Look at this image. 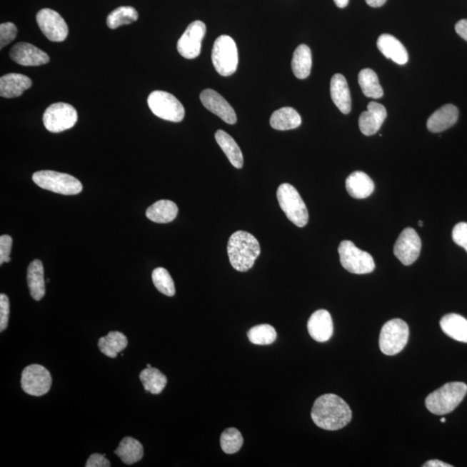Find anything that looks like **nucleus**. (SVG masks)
I'll return each mask as SVG.
<instances>
[{"instance_id": "1", "label": "nucleus", "mask_w": 467, "mask_h": 467, "mask_svg": "<svg viewBox=\"0 0 467 467\" xmlns=\"http://www.w3.org/2000/svg\"><path fill=\"white\" fill-rule=\"evenodd\" d=\"M311 416L318 428L335 431L349 424L352 412L349 405L341 397L326 394L315 401Z\"/></svg>"}, {"instance_id": "2", "label": "nucleus", "mask_w": 467, "mask_h": 467, "mask_svg": "<svg viewBox=\"0 0 467 467\" xmlns=\"http://www.w3.org/2000/svg\"><path fill=\"white\" fill-rule=\"evenodd\" d=\"M227 249L233 268L239 272L252 268L261 253L259 241L251 233L243 231L232 234Z\"/></svg>"}, {"instance_id": "3", "label": "nucleus", "mask_w": 467, "mask_h": 467, "mask_svg": "<svg viewBox=\"0 0 467 467\" xmlns=\"http://www.w3.org/2000/svg\"><path fill=\"white\" fill-rule=\"evenodd\" d=\"M467 393V385L461 382H453L443 385L428 395L426 399V407L437 416H444L453 412Z\"/></svg>"}, {"instance_id": "4", "label": "nucleus", "mask_w": 467, "mask_h": 467, "mask_svg": "<svg viewBox=\"0 0 467 467\" xmlns=\"http://www.w3.org/2000/svg\"><path fill=\"white\" fill-rule=\"evenodd\" d=\"M277 199L286 217L297 227H305L309 214L300 194L290 184H282L277 190Z\"/></svg>"}, {"instance_id": "5", "label": "nucleus", "mask_w": 467, "mask_h": 467, "mask_svg": "<svg viewBox=\"0 0 467 467\" xmlns=\"http://www.w3.org/2000/svg\"><path fill=\"white\" fill-rule=\"evenodd\" d=\"M32 180L42 189L61 195L79 194L83 191V184L71 175L55 171H39L32 176Z\"/></svg>"}, {"instance_id": "6", "label": "nucleus", "mask_w": 467, "mask_h": 467, "mask_svg": "<svg viewBox=\"0 0 467 467\" xmlns=\"http://www.w3.org/2000/svg\"><path fill=\"white\" fill-rule=\"evenodd\" d=\"M212 63L219 75L229 76L238 66V50L235 41L229 36L217 38L212 49Z\"/></svg>"}, {"instance_id": "7", "label": "nucleus", "mask_w": 467, "mask_h": 467, "mask_svg": "<svg viewBox=\"0 0 467 467\" xmlns=\"http://www.w3.org/2000/svg\"><path fill=\"white\" fill-rule=\"evenodd\" d=\"M409 337L407 323L400 318L391 319L384 323L381 330L379 346L383 353L394 356L400 353L406 346Z\"/></svg>"}, {"instance_id": "8", "label": "nucleus", "mask_w": 467, "mask_h": 467, "mask_svg": "<svg viewBox=\"0 0 467 467\" xmlns=\"http://www.w3.org/2000/svg\"><path fill=\"white\" fill-rule=\"evenodd\" d=\"M340 262L343 268L355 274H366L374 271V259L370 253L361 251L351 241L345 240L339 244Z\"/></svg>"}, {"instance_id": "9", "label": "nucleus", "mask_w": 467, "mask_h": 467, "mask_svg": "<svg viewBox=\"0 0 467 467\" xmlns=\"http://www.w3.org/2000/svg\"><path fill=\"white\" fill-rule=\"evenodd\" d=\"M151 111L156 116L171 122H180L184 120L186 110L177 98L165 91H154L147 99Z\"/></svg>"}, {"instance_id": "10", "label": "nucleus", "mask_w": 467, "mask_h": 467, "mask_svg": "<svg viewBox=\"0 0 467 467\" xmlns=\"http://www.w3.org/2000/svg\"><path fill=\"white\" fill-rule=\"evenodd\" d=\"M77 120L76 109L64 102H59L49 106L43 117L45 129L55 134L72 129Z\"/></svg>"}, {"instance_id": "11", "label": "nucleus", "mask_w": 467, "mask_h": 467, "mask_svg": "<svg viewBox=\"0 0 467 467\" xmlns=\"http://www.w3.org/2000/svg\"><path fill=\"white\" fill-rule=\"evenodd\" d=\"M51 384V373L42 366L31 364L23 371L22 388L28 395L34 396L46 395L50 391Z\"/></svg>"}, {"instance_id": "12", "label": "nucleus", "mask_w": 467, "mask_h": 467, "mask_svg": "<svg viewBox=\"0 0 467 467\" xmlns=\"http://www.w3.org/2000/svg\"><path fill=\"white\" fill-rule=\"evenodd\" d=\"M40 30L46 38L52 42H64L67 39L69 28L65 20L54 10H40L36 14Z\"/></svg>"}, {"instance_id": "13", "label": "nucleus", "mask_w": 467, "mask_h": 467, "mask_svg": "<svg viewBox=\"0 0 467 467\" xmlns=\"http://www.w3.org/2000/svg\"><path fill=\"white\" fill-rule=\"evenodd\" d=\"M206 34V24L199 20L190 24L179 40L177 49L179 54L186 59H194L198 57Z\"/></svg>"}, {"instance_id": "14", "label": "nucleus", "mask_w": 467, "mask_h": 467, "mask_svg": "<svg viewBox=\"0 0 467 467\" xmlns=\"http://www.w3.org/2000/svg\"><path fill=\"white\" fill-rule=\"evenodd\" d=\"M421 251V240L415 229H403L394 246V253L397 259L403 265H411L419 258Z\"/></svg>"}, {"instance_id": "15", "label": "nucleus", "mask_w": 467, "mask_h": 467, "mask_svg": "<svg viewBox=\"0 0 467 467\" xmlns=\"http://www.w3.org/2000/svg\"><path fill=\"white\" fill-rule=\"evenodd\" d=\"M200 100L208 110L216 114L224 122L228 124H236L237 118L235 110L231 104L220 95V94L213 89L204 90L200 94Z\"/></svg>"}, {"instance_id": "16", "label": "nucleus", "mask_w": 467, "mask_h": 467, "mask_svg": "<svg viewBox=\"0 0 467 467\" xmlns=\"http://www.w3.org/2000/svg\"><path fill=\"white\" fill-rule=\"evenodd\" d=\"M10 57L22 66H40L47 64L50 57L42 50L28 43H19L11 48Z\"/></svg>"}, {"instance_id": "17", "label": "nucleus", "mask_w": 467, "mask_h": 467, "mask_svg": "<svg viewBox=\"0 0 467 467\" xmlns=\"http://www.w3.org/2000/svg\"><path fill=\"white\" fill-rule=\"evenodd\" d=\"M387 118V110L384 106L378 102L371 101L368 105L366 111L359 117L360 131L366 136H371L378 133Z\"/></svg>"}, {"instance_id": "18", "label": "nucleus", "mask_w": 467, "mask_h": 467, "mask_svg": "<svg viewBox=\"0 0 467 467\" xmlns=\"http://www.w3.org/2000/svg\"><path fill=\"white\" fill-rule=\"evenodd\" d=\"M307 329L311 337L317 342L328 341L333 334V322L329 311L321 309L311 314Z\"/></svg>"}, {"instance_id": "19", "label": "nucleus", "mask_w": 467, "mask_h": 467, "mask_svg": "<svg viewBox=\"0 0 467 467\" xmlns=\"http://www.w3.org/2000/svg\"><path fill=\"white\" fill-rule=\"evenodd\" d=\"M31 86L30 77L18 73L7 74L0 78V96L4 98L19 97Z\"/></svg>"}, {"instance_id": "20", "label": "nucleus", "mask_w": 467, "mask_h": 467, "mask_svg": "<svg viewBox=\"0 0 467 467\" xmlns=\"http://www.w3.org/2000/svg\"><path fill=\"white\" fill-rule=\"evenodd\" d=\"M378 48L380 52L391 59L394 63L404 65L408 63V54L406 48L394 36L389 34L381 35L378 39Z\"/></svg>"}, {"instance_id": "21", "label": "nucleus", "mask_w": 467, "mask_h": 467, "mask_svg": "<svg viewBox=\"0 0 467 467\" xmlns=\"http://www.w3.org/2000/svg\"><path fill=\"white\" fill-rule=\"evenodd\" d=\"M458 110L453 104L441 106L428 118V129L431 133H441L453 126L458 121Z\"/></svg>"}, {"instance_id": "22", "label": "nucleus", "mask_w": 467, "mask_h": 467, "mask_svg": "<svg viewBox=\"0 0 467 467\" xmlns=\"http://www.w3.org/2000/svg\"><path fill=\"white\" fill-rule=\"evenodd\" d=\"M331 96L334 104L343 114H348L351 110V97L346 77L336 74L331 81Z\"/></svg>"}, {"instance_id": "23", "label": "nucleus", "mask_w": 467, "mask_h": 467, "mask_svg": "<svg viewBox=\"0 0 467 467\" xmlns=\"http://www.w3.org/2000/svg\"><path fill=\"white\" fill-rule=\"evenodd\" d=\"M346 187L348 194L356 199L368 198L375 190L374 182L363 171H355L347 178Z\"/></svg>"}, {"instance_id": "24", "label": "nucleus", "mask_w": 467, "mask_h": 467, "mask_svg": "<svg viewBox=\"0 0 467 467\" xmlns=\"http://www.w3.org/2000/svg\"><path fill=\"white\" fill-rule=\"evenodd\" d=\"M27 282L31 297L36 301L42 300L46 291H45L44 266L40 260H34L29 265Z\"/></svg>"}, {"instance_id": "25", "label": "nucleus", "mask_w": 467, "mask_h": 467, "mask_svg": "<svg viewBox=\"0 0 467 467\" xmlns=\"http://www.w3.org/2000/svg\"><path fill=\"white\" fill-rule=\"evenodd\" d=\"M179 208L173 201L159 200L147 209L146 216L151 222L167 224L177 217Z\"/></svg>"}, {"instance_id": "26", "label": "nucleus", "mask_w": 467, "mask_h": 467, "mask_svg": "<svg viewBox=\"0 0 467 467\" xmlns=\"http://www.w3.org/2000/svg\"><path fill=\"white\" fill-rule=\"evenodd\" d=\"M440 325L448 337L458 342L467 343V321L464 317L450 313L441 318Z\"/></svg>"}, {"instance_id": "27", "label": "nucleus", "mask_w": 467, "mask_h": 467, "mask_svg": "<svg viewBox=\"0 0 467 467\" xmlns=\"http://www.w3.org/2000/svg\"><path fill=\"white\" fill-rule=\"evenodd\" d=\"M215 138L217 144L219 145L225 155L227 156L231 165L237 168V169H241L243 166V155L235 139L223 130L217 131Z\"/></svg>"}, {"instance_id": "28", "label": "nucleus", "mask_w": 467, "mask_h": 467, "mask_svg": "<svg viewBox=\"0 0 467 467\" xmlns=\"http://www.w3.org/2000/svg\"><path fill=\"white\" fill-rule=\"evenodd\" d=\"M301 117L296 110L285 106L273 112L270 118V125L278 131L292 130L301 125Z\"/></svg>"}, {"instance_id": "29", "label": "nucleus", "mask_w": 467, "mask_h": 467, "mask_svg": "<svg viewBox=\"0 0 467 467\" xmlns=\"http://www.w3.org/2000/svg\"><path fill=\"white\" fill-rule=\"evenodd\" d=\"M114 453L121 458L126 465H133L142 460L144 456L143 446L132 437H126L121 441Z\"/></svg>"}, {"instance_id": "30", "label": "nucleus", "mask_w": 467, "mask_h": 467, "mask_svg": "<svg viewBox=\"0 0 467 467\" xmlns=\"http://www.w3.org/2000/svg\"><path fill=\"white\" fill-rule=\"evenodd\" d=\"M128 346V338L120 331H110L105 337L101 338L98 343L102 353L111 358H116L118 353L124 351Z\"/></svg>"}, {"instance_id": "31", "label": "nucleus", "mask_w": 467, "mask_h": 467, "mask_svg": "<svg viewBox=\"0 0 467 467\" xmlns=\"http://www.w3.org/2000/svg\"><path fill=\"white\" fill-rule=\"evenodd\" d=\"M311 52L306 44H301L295 50L292 60L293 75L298 79H306L310 76L311 69Z\"/></svg>"}, {"instance_id": "32", "label": "nucleus", "mask_w": 467, "mask_h": 467, "mask_svg": "<svg viewBox=\"0 0 467 467\" xmlns=\"http://www.w3.org/2000/svg\"><path fill=\"white\" fill-rule=\"evenodd\" d=\"M145 391L153 395H159L165 389L167 378L163 373L156 368H146L139 374Z\"/></svg>"}, {"instance_id": "33", "label": "nucleus", "mask_w": 467, "mask_h": 467, "mask_svg": "<svg viewBox=\"0 0 467 467\" xmlns=\"http://www.w3.org/2000/svg\"><path fill=\"white\" fill-rule=\"evenodd\" d=\"M358 84L361 87L363 95L379 99L383 97V90L379 84L378 76L371 69H364L358 75Z\"/></svg>"}, {"instance_id": "34", "label": "nucleus", "mask_w": 467, "mask_h": 467, "mask_svg": "<svg viewBox=\"0 0 467 467\" xmlns=\"http://www.w3.org/2000/svg\"><path fill=\"white\" fill-rule=\"evenodd\" d=\"M139 14L132 6H121L114 10L106 19V24L110 29H117L125 24L137 21Z\"/></svg>"}, {"instance_id": "35", "label": "nucleus", "mask_w": 467, "mask_h": 467, "mask_svg": "<svg viewBox=\"0 0 467 467\" xmlns=\"http://www.w3.org/2000/svg\"><path fill=\"white\" fill-rule=\"evenodd\" d=\"M248 338L253 345H271L277 338L276 329L272 326L264 323L253 327L248 331Z\"/></svg>"}, {"instance_id": "36", "label": "nucleus", "mask_w": 467, "mask_h": 467, "mask_svg": "<svg viewBox=\"0 0 467 467\" xmlns=\"http://www.w3.org/2000/svg\"><path fill=\"white\" fill-rule=\"evenodd\" d=\"M220 445L225 453H236L243 445V437L238 429L227 428L221 434Z\"/></svg>"}, {"instance_id": "37", "label": "nucleus", "mask_w": 467, "mask_h": 467, "mask_svg": "<svg viewBox=\"0 0 467 467\" xmlns=\"http://www.w3.org/2000/svg\"><path fill=\"white\" fill-rule=\"evenodd\" d=\"M151 278H153L155 288L159 292L166 295V296H174L176 293L174 281L166 268H155L153 273H151Z\"/></svg>"}, {"instance_id": "38", "label": "nucleus", "mask_w": 467, "mask_h": 467, "mask_svg": "<svg viewBox=\"0 0 467 467\" xmlns=\"http://www.w3.org/2000/svg\"><path fill=\"white\" fill-rule=\"evenodd\" d=\"M18 34V28L14 23H4L0 24V49L6 47L16 39Z\"/></svg>"}, {"instance_id": "39", "label": "nucleus", "mask_w": 467, "mask_h": 467, "mask_svg": "<svg viewBox=\"0 0 467 467\" xmlns=\"http://www.w3.org/2000/svg\"><path fill=\"white\" fill-rule=\"evenodd\" d=\"M10 315V301L6 294H0V331L6 329Z\"/></svg>"}, {"instance_id": "40", "label": "nucleus", "mask_w": 467, "mask_h": 467, "mask_svg": "<svg viewBox=\"0 0 467 467\" xmlns=\"http://www.w3.org/2000/svg\"><path fill=\"white\" fill-rule=\"evenodd\" d=\"M454 243L466 249L467 252V223H458L453 229Z\"/></svg>"}, {"instance_id": "41", "label": "nucleus", "mask_w": 467, "mask_h": 467, "mask_svg": "<svg viewBox=\"0 0 467 467\" xmlns=\"http://www.w3.org/2000/svg\"><path fill=\"white\" fill-rule=\"evenodd\" d=\"M12 238L10 236L3 235L0 237V265L11 261Z\"/></svg>"}, {"instance_id": "42", "label": "nucleus", "mask_w": 467, "mask_h": 467, "mask_svg": "<svg viewBox=\"0 0 467 467\" xmlns=\"http://www.w3.org/2000/svg\"><path fill=\"white\" fill-rule=\"evenodd\" d=\"M106 454L94 453L89 458L86 467H109L111 466L110 462L106 460Z\"/></svg>"}, {"instance_id": "43", "label": "nucleus", "mask_w": 467, "mask_h": 467, "mask_svg": "<svg viewBox=\"0 0 467 467\" xmlns=\"http://www.w3.org/2000/svg\"><path fill=\"white\" fill-rule=\"evenodd\" d=\"M457 34L467 42V19H461L456 24Z\"/></svg>"}, {"instance_id": "44", "label": "nucleus", "mask_w": 467, "mask_h": 467, "mask_svg": "<svg viewBox=\"0 0 467 467\" xmlns=\"http://www.w3.org/2000/svg\"><path fill=\"white\" fill-rule=\"evenodd\" d=\"M423 466L424 467H452L453 466L446 464V463L442 462L441 461L433 460L426 462Z\"/></svg>"}, {"instance_id": "45", "label": "nucleus", "mask_w": 467, "mask_h": 467, "mask_svg": "<svg viewBox=\"0 0 467 467\" xmlns=\"http://www.w3.org/2000/svg\"><path fill=\"white\" fill-rule=\"evenodd\" d=\"M368 6L374 8L383 6L387 0H366Z\"/></svg>"}, {"instance_id": "46", "label": "nucleus", "mask_w": 467, "mask_h": 467, "mask_svg": "<svg viewBox=\"0 0 467 467\" xmlns=\"http://www.w3.org/2000/svg\"><path fill=\"white\" fill-rule=\"evenodd\" d=\"M336 6L339 8H345L349 4V0H334Z\"/></svg>"}, {"instance_id": "47", "label": "nucleus", "mask_w": 467, "mask_h": 467, "mask_svg": "<svg viewBox=\"0 0 467 467\" xmlns=\"http://www.w3.org/2000/svg\"><path fill=\"white\" fill-rule=\"evenodd\" d=\"M441 421L442 423H446V418L442 417L441 419Z\"/></svg>"}, {"instance_id": "48", "label": "nucleus", "mask_w": 467, "mask_h": 467, "mask_svg": "<svg viewBox=\"0 0 467 467\" xmlns=\"http://www.w3.org/2000/svg\"><path fill=\"white\" fill-rule=\"evenodd\" d=\"M418 224H419V226H421V227L423 226V221H419V223H418Z\"/></svg>"}, {"instance_id": "49", "label": "nucleus", "mask_w": 467, "mask_h": 467, "mask_svg": "<svg viewBox=\"0 0 467 467\" xmlns=\"http://www.w3.org/2000/svg\"><path fill=\"white\" fill-rule=\"evenodd\" d=\"M146 367L147 368H151V364L149 363V364H147Z\"/></svg>"}]
</instances>
